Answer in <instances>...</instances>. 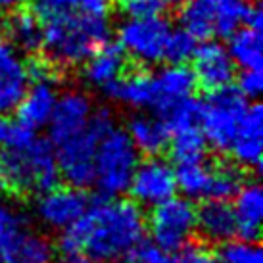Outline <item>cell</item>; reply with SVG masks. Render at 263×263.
<instances>
[{
	"label": "cell",
	"instance_id": "obj_5",
	"mask_svg": "<svg viewBox=\"0 0 263 263\" xmlns=\"http://www.w3.org/2000/svg\"><path fill=\"white\" fill-rule=\"evenodd\" d=\"M114 127L116 123H114V116L110 110H106V108H100L96 111L92 110L87 127L71 140L56 146L60 175L69 183V186L81 190L92 186L96 144Z\"/></svg>",
	"mask_w": 263,
	"mask_h": 263
},
{
	"label": "cell",
	"instance_id": "obj_11",
	"mask_svg": "<svg viewBox=\"0 0 263 263\" xmlns=\"http://www.w3.org/2000/svg\"><path fill=\"white\" fill-rule=\"evenodd\" d=\"M92 114V104L83 92H66L56 100L52 117L46 127H50V142L54 148L77 137Z\"/></svg>",
	"mask_w": 263,
	"mask_h": 263
},
{
	"label": "cell",
	"instance_id": "obj_23",
	"mask_svg": "<svg viewBox=\"0 0 263 263\" xmlns=\"http://www.w3.org/2000/svg\"><path fill=\"white\" fill-rule=\"evenodd\" d=\"M229 41V56L233 58L234 66H240L242 69H261L263 66V41L261 31L236 29Z\"/></svg>",
	"mask_w": 263,
	"mask_h": 263
},
{
	"label": "cell",
	"instance_id": "obj_2",
	"mask_svg": "<svg viewBox=\"0 0 263 263\" xmlns=\"http://www.w3.org/2000/svg\"><path fill=\"white\" fill-rule=\"evenodd\" d=\"M110 39L106 15L58 14L44 20L41 46L56 64L73 66L88 60Z\"/></svg>",
	"mask_w": 263,
	"mask_h": 263
},
{
	"label": "cell",
	"instance_id": "obj_13",
	"mask_svg": "<svg viewBox=\"0 0 263 263\" xmlns=\"http://www.w3.org/2000/svg\"><path fill=\"white\" fill-rule=\"evenodd\" d=\"M192 58H194V69H192L194 79L205 90H215L233 83L236 66L227 48L219 43H204L202 46H196Z\"/></svg>",
	"mask_w": 263,
	"mask_h": 263
},
{
	"label": "cell",
	"instance_id": "obj_17",
	"mask_svg": "<svg viewBox=\"0 0 263 263\" xmlns=\"http://www.w3.org/2000/svg\"><path fill=\"white\" fill-rule=\"evenodd\" d=\"M58 95L50 81H39L33 87H27L23 98L17 104V123L27 127L31 131H39L48 125L56 106Z\"/></svg>",
	"mask_w": 263,
	"mask_h": 263
},
{
	"label": "cell",
	"instance_id": "obj_12",
	"mask_svg": "<svg viewBox=\"0 0 263 263\" xmlns=\"http://www.w3.org/2000/svg\"><path fill=\"white\" fill-rule=\"evenodd\" d=\"M229 152L234 161L248 169H259L263 152V108L261 104H248L240 117L238 131Z\"/></svg>",
	"mask_w": 263,
	"mask_h": 263
},
{
	"label": "cell",
	"instance_id": "obj_33",
	"mask_svg": "<svg viewBox=\"0 0 263 263\" xmlns=\"http://www.w3.org/2000/svg\"><path fill=\"white\" fill-rule=\"evenodd\" d=\"M27 227L29 223L25 213L17 210L14 204H10L6 198L0 196V248Z\"/></svg>",
	"mask_w": 263,
	"mask_h": 263
},
{
	"label": "cell",
	"instance_id": "obj_34",
	"mask_svg": "<svg viewBox=\"0 0 263 263\" xmlns=\"http://www.w3.org/2000/svg\"><path fill=\"white\" fill-rule=\"evenodd\" d=\"M221 263H263L261 248L250 240H229L219 254Z\"/></svg>",
	"mask_w": 263,
	"mask_h": 263
},
{
	"label": "cell",
	"instance_id": "obj_26",
	"mask_svg": "<svg viewBox=\"0 0 263 263\" xmlns=\"http://www.w3.org/2000/svg\"><path fill=\"white\" fill-rule=\"evenodd\" d=\"M183 29L189 31L194 39L213 37L215 25V6L213 0H186L181 10Z\"/></svg>",
	"mask_w": 263,
	"mask_h": 263
},
{
	"label": "cell",
	"instance_id": "obj_42",
	"mask_svg": "<svg viewBox=\"0 0 263 263\" xmlns=\"http://www.w3.org/2000/svg\"><path fill=\"white\" fill-rule=\"evenodd\" d=\"M102 263H137L135 259H131V257L127 256H119V257H111V259H106V261Z\"/></svg>",
	"mask_w": 263,
	"mask_h": 263
},
{
	"label": "cell",
	"instance_id": "obj_24",
	"mask_svg": "<svg viewBox=\"0 0 263 263\" xmlns=\"http://www.w3.org/2000/svg\"><path fill=\"white\" fill-rule=\"evenodd\" d=\"M177 190H181L189 200H210L213 183V167L205 161L183 163L175 169Z\"/></svg>",
	"mask_w": 263,
	"mask_h": 263
},
{
	"label": "cell",
	"instance_id": "obj_39",
	"mask_svg": "<svg viewBox=\"0 0 263 263\" xmlns=\"http://www.w3.org/2000/svg\"><path fill=\"white\" fill-rule=\"evenodd\" d=\"M175 263H221L219 256H215L212 250L204 246H184L179 252Z\"/></svg>",
	"mask_w": 263,
	"mask_h": 263
},
{
	"label": "cell",
	"instance_id": "obj_18",
	"mask_svg": "<svg viewBox=\"0 0 263 263\" xmlns=\"http://www.w3.org/2000/svg\"><path fill=\"white\" fill-rule=\"evenodd\" d=\"M0 254L4 263H54L56 259L52 242L44 234L31 231L29 227L6 242L0 248Z\"/></svg>",
	"mask_w": 263,
	"mask_h": 263
},
{
	"label": "cell",
	"instance_id": "obj_21",
	"mask_svg": "<svg viewBox=\"0 0 263 263\" xmlns=\"http://www.w3.org/2000/svg\"><path fill=\"white\" fill-rule=\"evenodd\" d=\"M125 131L135 148L139 150V154H144V156L161 154L169 146V140H171V131L167 129V125L163 123V119L144 116V114L133 116Z\"/></svg>",
	"mask_w": 263,
	"mask_h": 263
},
{
	"label": "cell",
	"instance_id": "obj_9",
	"mask_svg": "<svg viewBox=\"0 0 263 263\" xmlns=\"http://www.w3.org/2000/svg\"><path fill=\"white\" fill-rule=\"evenodd\" d=\"M171 31L167 20L156 17H131L119 27V46L133 58L154 64L163 60V46Z\"/></svg>",
	"mask_w": 263,
	"mask_h": 263
},
{
	"label": "cell",
	"instance_id": "obj_15",
	"mask_svg": "<svg viewBox=\"0 0 263 263\" xmlns=\"http://www.w3.org/2000/svg\"><path fill=\"white\" fill-rule=\"evenodd\" d=\"M231 200L236 219V236H240L242 240L256 242L263 225V190L259 183H242Z\"/></svg>",
	"mask_w": 263,
	"mask_h": 263
},
{
	"label": "cell",
	"instance_id": "obj_45",
	"mask_svg": "<svg viewBox=\"0 0 263 263\" xmlns=\"http://www.w3.org/2000/svg\"><path fill=\"white\" fill-rule=\"evenodd\" d=\"M0 263H4V261H2V254H0Z\"/></svg>",
	"mask_w": 263,
	"mask_h": 263
},
{
	"label": "cell",
	"instance_id": "obj_38",
	"mask_svg": "<svg viewBox=\"0 0 263 263\" xmlns=\"http://www.w3.org/2000/svg\"><path fill=\"white\" fill-rule=\"evenodd\" d=\"M263 88V75L261 69H244V73L238 79V90L246 100H256L261 95Z\"/></svg>",
	"mask_w": 263,
	"mask_h": 263
},
{
	"label": "cell",
	"instance_id": "obj_25",
	"mask_svg": "<svg viewBox=\"0 0 263 263\" xmlns=\"http://www.w3.org/2000/svg\"><path fill=\"white\" fill-rule=\"evenodd\" d=\"M8 35L20 50L33 54L41 48L43 27L31 10H15L8 20Z\"/></svg>",
	"mask_w": 263,
	"mask_h": 263
},
{
	"label": "cell",
	"instance_id": "obj_22",
	"mask_svg": "<svg viewBox=\"0 0 263 263\" xmlns=\"http://www.w3.org/2000/svg\"><path fill=\"white\" fill-rule=\"evenodd\" d=\"M123 48L119 44L106 43L88 58L87 66H85V79L90 85L106 87L108 83H111L123 73Z\"/></svg>",
	"mask_w": 263,
	"mask_h": 263
},
{
	"label": "cell",
	"instance_id": "obj_6",
	"mask_svg": "<svg viewBox=\"0 0 263 263\" xmlns=\"http://www.w3.org/2000/svg\"><path fill=\"white\" fill-rule=\"evenodd\" d=\"M248 106L236 87H221L210 90L204 102H200V127L205 142L217 152H229L238 131L240 117Z\"/></svg>",
	"mask_w": 263,
	"mask_h": 263
},
{
	"label": "cell",
	"instance_id": "obj_31",
	"mask_svg": "<svg viewBox=\"0 0 263 263\" xmlns=\"http://www.w3.org/2000/svg\"><path fill=\"white\" fill-rule=\"evenodd\" d=\"M196 39L184 29H171L163 46V60L169 64H184L196 52Z\"/></svg>",
	"mask_w": 263,
	"mask_h": 263
},
{
	"label": "cell",
	"instance_id": "obj_36",
	"mask_svg": "<svg viewBox=\"0 0 263 263\" xmlns=\"http://www.w3.org/2000/svg\"><path fill=\"white\" fill-rule=\"evenodd\" d=\"M121 12L129 17H156L165 10L163 0H119Z\"/></svg>",
	"mask_w": 263,
	"mask_h": 263
},
{
	"label": "cell",
	"instance_id": "obj_1",
	"mask_svg": "<svg viewBox=\"0 0 263 263\" xmlns=\"http://www.w3.org/2000/svg\"><path fill=\"white\" fill-rule=\"evenodd\" d=\"M146 219L131 200L104 198L88 204L73 225L62 231L56 246L60 263H102L127 256L144 240Z\"/></svg>",
	"mask_w": 263,
	"mask_h": 263
},
{
	"label": "cell",
	"instance_id": "obj_27",
	"mask_svg": "<svg viewBox=\"0 0 263 263\" xmlns=\"http://www.w3.org/2000/svg\"><path fill=\"white\" fill-rule=\"evenodd\" d=\"M169 152L171 160L177 165L183 163H196V161H205V152H208V142L200 129H186V131L175 133L173 140H169Z\"/></svg>",
	"mask_w": 263,
	"mask_h": 263
},
{
	"label": "cell",
	"instance_id": "obj_32",
	"mask_svg": "<svg viewBox=\"0 0 263 263\" xmlns=\"http://www.w3.org/2000/svg\"><path fill=\"white\" fill-rule=\"evenodd\" d=\"M242 173L236 167H213V183L210 200H231L242 186Z\"/></svg>",
	"mask_w": 263,
	"mask_h": 263
},
{
	"label": "cell",
	"instance_id": "obj_29",
	"mask_svg": "<svg viewBox=\"0 0 263 263\" xmlns=\"http://www.w3.org/2000/svg\"><path fill=\"white\" fill-rule=\"evenodd\" d=\"M110 6L111 0H37L35 10L43 20H46L50 15L71 14L75 10H79L81 14L106 15Z\"/></svg>",
	"mask_w": 263,
	"mask_h": 263
},
{
	"label": "cell",
	"instance_id": "obj_44",
	"mask_svg": "<svg viewBox=\"0 0 263 263\" xmlns=\"http://www.w3.org/2000/svg\"><path fill=\"white\" fill-rule=\"evenodd\" d=\"M2 33H4V22H2V17H0V41H2Z\"/></svg>",
	"mask_w": 263,
	"mask_h": 263
},
{
	"label": "cell",
	"instance_id": "obj_19",
	"mask_svg": "<svg viewBox=\"0 0 263 263\" xmlns=\"http://www.w3.org/2000/svg\"><path fill=\"white\" fill-rule=\"evenodd\" d=\"M152 79L156 87L154 110L158 114L171 102L192 96L196 88V79H194L192 69H189L183 64H169L167 67H161L158 73L152 75Z\"/></svg>",
	"mask_w": 263,
	"mask_h": 263
},
{
	"label": "cell",
	"instance_id": "obj_41",
	"mask_svg": "<svg viewBox=\"0 0 263 263\" xmlns=\"http://www.w3.org/2000/svg\"><path fill=\"white\" fill-rule=\"evenodd\" d=\"M25 71H27L29 81H33V83L50 81V67L43 60H31L29 64H25Z\"/></svg>",
	"mask_w": 263,
	"mask_h": 263
},
{
	"label": "cell",
	"instance_id": "obj_30",
	"mask_svg": "<svg viewBox=\"0 0 263 263\" xmlns=\"http://www.w3.org/2000/svg\"><path fill=\"white\" fill-rule=\"evenodd\" d=\"M246 4H248L246 0H213V6H215L213 35L231 37L242 23Z\"/></svg>",
	"mask_w": 263,
	"mask_h": 263
},
{
	"label": "cell",
	"instance_id": "obj_7",
	"mask_svg": "<svg viewBox=\"0 0 263 263\" xmlns=\"http://www.w3.org/2000/svg\"><path fill=\"white\" fill-rule=\"evenodd\" d=\"M148 227L156 246L169 254L181 252L196 233V208L189 198H169L152 208Z\"/></svg>",
	"mask_w": 263,
	"mask_h": 263
},
{
	"label": "cell",
	"instance_id": "obj_28",
	"mask_svg": "<svg viewBox=\"0 0 263 263\" xmlns=\"http://www.w3.org/2000/svg\"><path fill=\"white\" fill-rule=\"evenodd\" d=\"M160 117L171 133L196 129L200 123V100L186 96L177 102H171L160 111Z\"/></svg>",
	"mask_w": 263,
	"mask_h": 263
},
{
	"label": "cell",
	"instance_id": "obj_14",
	"mask_svg": "<svg viewBox=\"0 0 263 263\" xmlns=\"http://www.w3.org/2000/svg\"><path fill=\"white\" fill-rule=\"evenodd\" d=\"M29 87V77L15 50L0 41V116H6L17 108L25 90Z\"/></svg>",
	"mask_w": 263,
	"mask_h": 263
},
{
	"label": "cell",
	"instance_id": "obj_4",
	"mask_svg": "<svg viewBox=\"0 0 263 263\" xmlns=\"http://www.w3.org/2000/svg\"><path fill=\"white\" fill-rule=\"evenodd\" d=\"M140 154L125 129L114 127L95 150V186L104 198H119L129 190Z\"/></svg>",
	"mask_w": 263,
	"mask_h": 263
},
{
	"label": "cell",
	"instance_id": "obj_16",
	"mask_svg": "<svg viewBox=\"0 0 263 263\" xmlns=\"http://www.w3.org/2000/svg\"><path fill=\"white\" fill-rule=\"evenodd\" d=\"M196 233L212 244L236 238V219L229 200H204L196 210Z\"/></svg>",
	"mask_w": 263,
	"mask_h": 263
},
{
	"label": "cell",
	"instance_id": "obj_20",
	"mask_svg": "<svg viewBox=\"0 0 263 263\" xmlns=\"http://www.w3.org/2000/svg\"><path fill=\"white\" fill-rule=\"evenodd\" d=\"M104 92L111 100L121 104H127L131 108H152L156 106V87H154L152 75H146L142 71H135L125 77H117L111 83H108Z\"/></svg>",
	"mask_w": 263,
	"mask_h": 263
},
{
	"label": "cell",
	"instance_id": "obj_40",
	"mask_svg": "<svg viewBox=\"0 0 263 263\" xmlns=\"http://www.w3.org/2000/svg\"><path fill=\"white\" fill-rule=\"evenodd\" d=\"M242 23L250 27V29L261 31L263 27V12L261 6L257 2H248L246 4V10H244V15H242Z\"/></svg>",
	"mask_w": 263,
	"mask_h": 263
},
{
	"label": "cell",
	"instance_id": "obj_37",
	"mask_svg": "<svg viewBox=\"0 0 263 263\" xmlns=\"http://www.w3.org/2000/svg\"><path fill=\"white\" fill-rule=\"evenodd\" d=\"M135 252V261L137 263H175V259L171 257L169 252L161 250L160 246H156L154 242H140Z\"/></svg>",
	"mask_w": 263,
	"mask_h": 263
},
{
	"label": "cell",
	"instance_id": "obj_43",
	"mask_svg": "<svg viewBox=\"0 0 263 263\" xmlns=\"http://www.w3.org/2000/svg\"><path fill=\"white\" fill-rule=\"evenodd\" d=\"M25 0H0V8H15L23 4Z\"/></svg>",
	"mask_w": 263,
	"mask_h": 263
},
{
	"label": "cell",
	"instance_id": "obj_10",
	"mask_svg": "<svg viewBox=\"0 0 263 263\" xmlns=\"http://www.w3.org/2000/svg\"><path fill=\"white\" fill-rule=\"evenodd\" d=\"M88 198L81 189L75 186H56L43 192L35 204L39 221L48 229L64 231L73 225L88 208Z\"/></svg>",
	"mask_w": 263,
	"mask_h": 263
},
{
	"label": "cell",
	"instance_id": "obj_8",
	"mask_svg": "<svg viewBox=\"0 0 263 263\" xmlns=\"http://www.w3.org/2000/svg\"><path fill=\"white\" fill-rule=\"evenodd\" d=\"M127 192H131L133 202L140 208H156L175 196V169L158 156H148L146 160L139 161Z\"/></svg>",
	"mask_w": 263,
	"mask_h": 263
},
{
	"label": "cell",
	"instance_id": "obj_35",
	"mask_svg": "<svg viewBox=\"0 0 263 263\" xmlns=\"http://www.w3.org/2000/svg\"><path fill=\"white\" fill-rule=\"evenodd\" d=\"M33 139H35V131L23 127L17 121H10L6 116H0V150L27 146Z\"/></svg>",
	"mask_w": 263,
	"mask_h": 263
},
{
	"label": "cell",
	"instance_id": "obj_3",
	"mask_svg": "<svg viewBox=\"0 0 263 263\" xmlns=\"http://www.w3.org/2000/svg\"><path fill=\"white\" fill-rule=\"evenodd\" d=\"M60 177L50 139L35 137L27 146L0 150V189L15 194H43L58 186Z\"/></svg>",
	"mask_w": 263,
	"mask_h": 263
}]
</instances>
